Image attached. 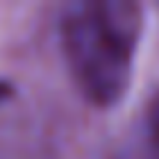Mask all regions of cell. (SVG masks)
Returning <instances> with one entry per match:
<instances>
[{
    "instance_id": "cell-1",
    "label": "cell",
    "mask_w": 159,
    "mask_h": 159,
    "mask_svg": "<svg viewBox=\"0 0 159 159\" xmlns=\"http://www.w3.org/2000/svg\"><path fill=\"white\" fill-rule=\"evenodd\" d=\"M59 33L83 97L94 106H115L133 77L142 6L133 0H80L65 6Z\"/></svg>"
},
{
    "instance_id": "cell-2",
    "label": "cell",
    "mask_w": 159,
    "mask_h": 159,
    "mask_svg": "<svg viewBox=\"0 0 159 159\" xmlns=\"http://www.w3.org/2000/svg\"><path fill=\"white\" fill-rule=\"evenodd\" d=\"M109 159H159V94L144 106L139 124L127 133Z\"/></svg>"
},
{
    "instance_id": "cell-3",
    "label": "cell",
    "mask_w": 159,
    "mask_h": 159,
    "mask_svg": "<svg viewBox=\"0 0 159 159\" xmlns=\"http://www.w3.org/2000/svg\"><path fill=\"white\" fill-rule=\"evenodd\" d=\"M9 97H12V85L0 80V103H3V100H9Z\"/></svg>"
}]
</instances>
